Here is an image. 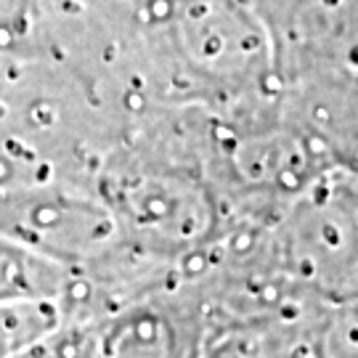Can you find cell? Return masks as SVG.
I'll return each instance as SVG.
<instances>
[{
  "mask_svg": "<svg viewBox=\"0 0 358 358\" xmlns=\"http://www.w3.org/2000/svg\"><path fill=\"white\" fill-rule=\"evenodd\" d=\"M3 239L93 271L128 247L115 210L101 189L66 176L3 180Z\"/></svg>",
  "mask_w": 358,
  "mask_h": 358,
  "instance_id": "1",
  "label": "cell"
},
{
  "mask_svg": "<svg viewBox=\"0 0 358 358\" xmlns=\"http://www.w3.org/2000/svg\"><path fill=\"white\" fill-rule=\"evenodd\" d=\"M282 266L316 306L358 300V176L334 170L273 223Z\"/></svg>",
  "mask_w": 358,
  "mask_h": 358,
  "instance_id": "2",
  "label": "cell"
},
{
  "mask_svg": "<svg viewBox=\"0 0 358 358\" xmlns=\"http://www.w3.org/2000/svg\"><path fill=\"white\" fill-rule=\"evenodd\" d=\"M93 327L99 358H202L213 343L202 294L183 271Z\"/></svg>",
  "mask_w": 358,
  "mask_h": 358,
  "instance_id": "3",
  "label": "cell"
},
{
  "mask_svg": "<svg viewBox=\"0 0 358 358\" xmlns=\"http://www.w3.org/2000/svg\"><path fill=\"white\" fill-rule=\"evenodd\" d=\"M69 321L59 300H3V358H19L51 340Z\"/></svg>",
  "mask_w": 358,
  "mask_h": 358,
  "instance_id": "4",
  "label": "cell"
}]
</instances>
